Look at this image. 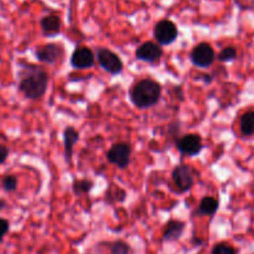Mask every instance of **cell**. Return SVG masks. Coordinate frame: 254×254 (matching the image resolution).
Segmentation results:
<instances>
[{
	"label": "cell",
	"instance_id": "ac0fdd59",
	"mask_svg": "<svg viewBox=\"0 0 254 254\" xmlns=\"http://www.w3.org/2000/svg\"><path fill=\"white\" fill-rule=\"evenodd\" d=\"M241 133L243 136H251L254 134V111L247 112L241 117Z\"/></svg>",
	"mask_w": 254,
	"mask_h": 254
},
{
	"label": "cell",
	"instance_id": "9c48e42d",
	"mask_svg": "<svg viewBox=\"0 0 254 254\" xmlns=\"http://www.w3.org/2000/svg\"><path fill=\"white\" fill-rule=\"evenodd\" d=\"M64 55V49L61 44L56 42H50V44L39 46L35 51L37 61L46 64H56L61 61Z\"/></svg>",
	"mask_w": 254,
	"mask_h": 254
},
{
	"label": "cell",
	"instance_id": "7a4b0ae2",
	"mask_svg": "<svg viewBox=\"0 0 254 254\" xmlns=\"http://www.w3.org/2000/svg\"><path fill=\"white\" fill-rule=\"evenodd\" d=\"M161 86L151 78H143L135 82L129 91V98L138 109H149L160 101Z\"/></svg>",
	"mask_w": 254,
	"mask_h": 254
},
{
	"label": "cell",
	"instance_id": "3957f363",
	"mask_svg": "<svg viewBox=\"0 0 254 254\" xmlns=\"http://www.w3.org/2000/svg\"><path fill=\"white\" fill-rule=\"evenodd\" d=\"M196 175H197L196 169L191 165H186V164H180V165L175 166L171 173L174 184L180 192H188L193 188Z\"/></svg>",
	"mask_w": 254,
	"mask_h": 254
},
{
	"label": "cell",
	"instance_id": "e0dca14e",
	"mask_svg": "<svg viewBox=\"0 0 254 254\" xmlns=\"http://www.w3.org/2000/svg\"><path fill=\"white\" fill-rule=\"evenodd\" d=\"M94 188V183L89 179H74L72 183V191L76 196L88 195Z\"/></svg>",
	"mask_w": 254,
	"mask_h": 254
},
{
	"label": "cell",
	"instance_id": "9a60e30c",
	"mask_svg": "<svg viewBox=\"0 0 254 254\" xmlns=\"http://www.w3.org/2000/svg\"><path fill=\"white\" fill-rule=\"evenodd\" d=\"M220 207V202L217 198L212 197V196H205L202 200L200 201L197 210H196V215L197 216H210L212 217Z\"/></svg>",
	"mask_w": 254,
	"mask_h": 254
},
{
	"label": "cell",
	"instance_id": "8fae6325",
	"mask_svg": "<svg viewBox=\"0 0 254 254\" xmlns=\"http://www.w3.org/2000/svg\"><path fill=\"white\" fill-rule=\"evenodd\" d=\"M163 56V47L154 41L143 42L135 50V59L141 62H148V64H155Z\"/></svg>",
	"mask_w": 254,
	"mask_h": 254
},
{
	"label": "cell",
	"instance_id": "8992f818",
	"mask_svg": "<svg viewBox=\"0 0 254 254\" xmlns=\"http://www.w3.org/2000/svg\"><path fill=\"white\" fill-rule=\"evenodd\" d=\"M97 61L99 66L106 72L111 74H119L124 68L123 61L121 57L113 52L112 50L106 47H98L97 49Z\"/></svg>",
	"mask_w": 254,
	"mask_h": 254
},
{
	"label": "cell",
	"instance_id": "4fadbf2b",
	"mask_svg": "<svg viewBox=\"0 0 254 254\" xmlns=\"http://www.w3.org/2000/svg\"><path fill=\"white\" fill-rule=\"evenodd\" d=\"M186 223L180 220H170L166 222L163 232V240L165 242H176L183 237Z\"/></svg>",
	"mask_w": 254,
	"mask_h": 254
},
{
	"label": "cell",
	"instance_id": "6da1fadb",
	"mask_svg": "<svg viewBox=\"0 0 254 254\" xmlns=\"http://www.w3.org/2000/svg\"><path fill=\"white\" fill-rule=\"evenodd\" d=\"M17 76H19L17 88L25 98L37 101L46 94L50 74L42 66L32 64H21Z\"/></svg>",
	"mask_w": 254,
	"mask_h": 254
},
{
	"label": "cell",
	"instance_id": "5b68a950",
	"mask_svg": "<svg viewBox=\"0 0 254 254\" xmlns=\"http://www.w3.org/2000/svg\"><path fill=\"white\" fill-rule=\"evenodd\" d=\"M153 35L160 46H169L178 40L179 29L175 22L169 19H163L155 24Z\"/></svg>",
	"mask_w": 254,
	"mask_h": 254
},
{
	"label": "cell",
	"instance_id": "ba28073f",
	"mask_svg": "<svg viewBox=\"0 0 254 254\" xmlns=\"http://www.w3.org/2000/svg\"><path fill=\"white\" fill-rule=\"evenodd\" d=\"M175 146L180 154L186 156H197L202 151V139L198 134L189 133L175 140Z\"/></svg>",
	"mask_w": 254,
	"mask_h": 254
},
{
	"label": "cell",
	"instance_id": "7402d4cb",
	"mask_svg": "<svg viewBox=\"0 0 254 254\" xmlns=\"http://www.w3.org/2000/svg\"><path fill=\"white\" fill-rule=\"evenodd\" d=\"M211 254H237L236 250L232 246L227 245V243H218L213 247L212 253Z\"/></svg>",
	"mask_w": 254,
	"mask_h": 254
},
{
	"label": "cell",
	"instance_id": "603a6c76",
	"mask_svg": "<svg viewBox=\"0 0 254 254\" xmlns=\"http://www.w3.org/2000/svg\"><path fill=\"white\" fill-rule=\"evenodd\" d=\"M10 230V223L9 221L5 220V218H0V242L4 240V237L6 236V233Z\"/></svg>",
	"mask_w": 254,
	"mask_h": 254
},
{
	"label": "cell",
	"instance_id": "7c38bea8",
	"mask_svg": "<svg viewBox=\"0 0 254 254\" xmlns=\"http://www.w3.org/2000/svg\"><path fill=\"white\" fill-rule=\"evenodd\" d=\"M40 27H41L42 35L45 37H54L61 32L62 21L59 15H45L40 20Z\"/></svg>",
	"mask_w": 254,
	"mask_h": 254
},
{
	"label": "cell",
	"instance_id": "2e32d148",
	"mask_svg": "<svg viewBox=\"0 0 254 254\" xmlns=\"http://www.w3.org/2000/svg\"><path fill=\"white\" fill-rule=\"evenodd\" d=\"M127 198V192L118 185L111 184L106 191V201L109 205H113L117 202H123Z\"/></svg>",
	"mask_w": 254,
	"mask_h": 254
},
{
	"label": "cell",
	"instance_id": "d6986e66",
	"mask_svg": "<svg viewBox=\"0 0 254 254\" xmlns=\"http://www.w3.org/2000/svg\"><path fill=\"white\" fill-rule=\"evenodd\" d=\"M236 57H237V50L233 46H228L221 50L217 59L220 60L221 62H231L233 61V60H236Z\"/></svg>",
	"mask_w": 254,
	"mask_h": 254
},
{
	"label": "cell",
	"instance_id": "484cf974",
	"mask_svg": "<svg viewBox=\"0 0 254 254\" xmlns=\"http://www.w3.org/2000/svg\"><path fill=\"white\" fill-rule=\"evenodd\" d=\"M5 206H6V203H5V201L0 200V210H2V208H5Z\"/></svg>",
	"mask_w": 254,
	"mask_h": 254
},
{
	"label": "cell",
	"instance_id": "44dd1931",
	"mask_svg": "<svg viewBox=\"0 0 254 254\" xmlns=\"http://www.w3.org/2000/svg\"><path fill=\"white\" fill-rule=\"evenodd\" d=\"M112 254H131V248L124 241H116V242L112 245L111 248Z\"/></svg>",
	"mask_w": 254,
	"mask_h": 254
},
{
	"label": "cell",
	"instance_id": "ffe728a7",
	"mask_svg": "<svg viewBox=\"0 0 254 254\" xmlns=\"http://www.w3.org/2000/svg\"><path fill=\"white\" fill-rule=\"evenodd\" d=\"M1 186L6 192H14L17 189V178L15 175H5L1 180Z\"/></svg>",
	"mask_w": 254,
	"mask_h": 254
},
{
	"label": "cell",
	"instance_id": "cb8c5ba5",
	"mask_svg": "<svg viewBox=\"0 0 254 254\" xmlns=\"http://www.w3.org/2000/svg\"><path fill=\"white\" fill-rule=\"evenodd\" d=\"M7 156H9V148L4 144H0V165L7 160Z\"/></svg>",
	"mask_w": 254,
	"mask_h": 254
},
{
	"label": "cell",
	"instance_id": "d4e9b609",
	"mask_svg": "<svg viewBox=\"0 0 254 254\" xmlns=\"http://www.w3.org/2000/svg\"><path fill=\"white\" fill-rule=\"evenodd\" d=\"M202 79H203V82H205V83L210 84L211 82H212L213 77L211 76V74H203V76H202Z\"/></svg>",
	"mask_w": 254,
	"mask_h": 254
},
{
	"label": "cell",
	"instance_id": "52a82bcc",
	"mask_svg": "<svg viewBox=\"0 0 254 254\" xmlns=\"http://www.w3.org/2000/svg\"><path fill=\"white\" fill-rule=\"evenodd\" d=\"M190 60L193 66L198 67V68H207L215 62L216 52L210 44L200 42L191 51Z\"/></svg>",
	"mask_w": 254,
	"mask_h": 254
},
{
	"label": "cell",
	"instance_id": "5bb4252c",
	"mask_svg": "<svg viewBox=\"0 0 254 254\" xmlns=\"http://www.w3.org/2000/svg\"><path fill=\"white\" fill-rule=\"evenodd\" d=\"M64 153L67 163H71L73 156V146L79 140V133L73 127L68 126L64 130Z\"/></svg>",
	"mask_w": 254,
	"mask_h": 254
},
{
	"label": "cell",
	"instance_id": "277c9868",
	"mask_svg": "<svg viewBox=\"0 0 254 254\" xmlns=\"http://www.w3.org/2000/svg\"><path fill=\"white\" fill-rule=\"evenodd\" d=\"M131 151H133V148L130 144L126 143V141H119L109 148L106 154V158L109 164L117 166L121 170H124L130 164Z\"/></svg>",
	"mask_w": 254,
	"mask_h": 254
},
{
	"label": "cell",
	"instance_id": "30bf717a",
	"mask_svg": "<svg viewBox=\"0 0 254 254\" xmlns=\"http://www.w3.org/2000/svg\"><path fill=\"white\" fill-rule=\"evenodd\" d=\"M96 62V55L89 47L77 46L72 52L69 64L74 69H89Z\"/></svg>",
	"mask_w": 254,
	"mask_h": 254
}]
</instances>
